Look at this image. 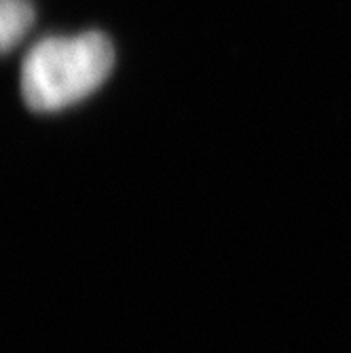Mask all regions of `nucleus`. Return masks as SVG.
Returning a JSON list of instances; mask_svg holds the SVG:
<instances>
[{"mask_svg": "<svg viewBox=\"0 0 351 353\" xmlns=\"http://www.w3.org/2000/svg\"><path fill=\"white\" fill-rule=\"evenodd\" d=\"M114 66V49L98 32L47 37L30 49L21 66V93L37 112L68 108L98 89Z\"/></svg>", "mask_w": 351, "mask_h": 353, "instance_id": "nucleus-1", "label": "nucleus"}, {"mask_svg": "<svg viewBox=\"0 0 351 353\" xmlns=\"http://www.w3.org/2000/svg\"><path fill=\"white\" fill-rule=\"evenodd\" d=\"M34 21L32 0H0V55L15 49Z\"/></svg>", "mask_w": 351, "mask_h": 353, "instance_id": "nucleus-2", "label": "nucleus"}]
</instances>
